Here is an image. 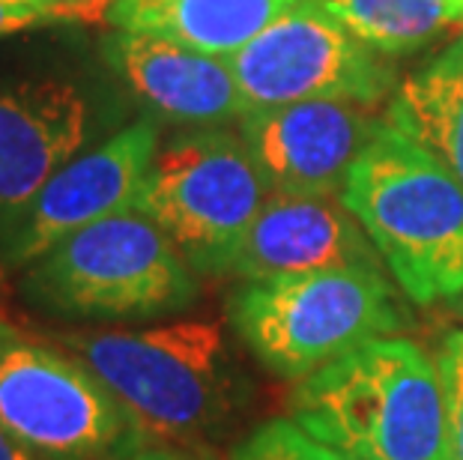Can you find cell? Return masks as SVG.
Here are the masks:
<instances>
[{"instance_id":"1","label":"cell","mask_w":463,"mask_h":460,"mask_svg":"<svg viewBox=\"0 0 463 460\" xmlns=\"http://www.w3.org/2000/svg\"><path fill=\"white\" fill-rule=\"evenodd\" d=\"M48 338L114 391L146 443L198 452L242 404V377L219 320L72 329Z\"/></svg>"},{"instance_id":"2","label":"cell","mask_w":463,"mask_h":460,"mask_svg":"<svg viewBox=\"0 0 463 460\" xmlns=\"http://www.w3.org/2000/svg\"><path fill=\"white\" fill-rule=\"evenodd\" d=\"M290 418L359 460H451L439 368L403 338H377L299 380Z\"/></svg>"},{"instance_id":"3","label":"cell","mask_w":463,"mask_h":460,"mask_svg":"<svg viewBox=\"0 0 463 460\" xmlns=\"http://www.w3.org/2000/svg\"><path fill=\"white\" fill-rule=\"evenodd\" d=\"M341 201L412 302L463 296V185L383 120Z\"/></svg>"},{"instance_id":"4","label":"cell","mask_w":463,"mask_h":460,"mask_svg":"<svg viewBox=\"0 0 463 460\" xmlns=\"http://www.w3.org/2000/svg\"><path fill=\"white\" fill-rule=\"evenodd\" d=\"M33 311L69 323H144L192 308L194 269L141 212H120L66 237L18 281Z\"/></svg>"},{"instance_id":"5","label":"cell","mask_w":463,"mask_h":460,"mask_svg":"<svg viewBox=\"0 0 463 460\" xmlns=\"http://www.w3.org/2000/svg\"><path fill=\"white\" fill-rule=\"evenodd\" d=\"M228 314L260 365L293 383L368 341L392 338L403 326L383 269H329L242 281L231 296Z\"/></svg>"},{"instance_id":"6","label":"cell","mask_w":463,"mask_h":460,"mask_svg":"<svg viewBox=\"0 0 463 460\" xmlns=\"http://www.w3.org/2000/svg\"><path fill=\"white\" fill-rule=\"evenodd\" d=\"M266 194L240 132L213 126L159 144L135 212L146 215L194 272L224 276Z\"/></svg>"},{"instance_id":"7","label":"cell","mask_w":463,"mask_h":460,"mask_svg":"<svg viewBox=\"0 0 463 460\" xmlns=\"http://www.w3.org/2000/svg\"><path fill=\"white\" fill-rule=\"evenodd\" d=\"M0 427L39 460H120L146 439L81 359L0 323Z\"/></svg>"},{"instance_id":"8","label":"cell","mask_w":463,"mask_h":460,"mask_svg":"<svg viewBox=\"0 0 463 460\" xmlns=\"http://www.w3.org/2000/svg\"><path fill=\"white\" fill-rule=\"evenodd\" d=\"M228 63L251 111L311 99L377 105L395 90L386 57L353 36L320 0H299Z\"/></svg>"},{"instance_id":"9","label":"cell","mask_w":463,"mask_h":460,"mask_svg":"<svg viewBox=\"0 0 463 460\" xmlns=\"http://www.w3.org/2000/svg\"><path fill=\"white\" fill-rule=\"evenodd\" d=\"M156 150L159 126L146 117L93 150L78 153L36 194L22 224L0 246V263L9 269H24L72 233L111 215L132 212Z\"/></svg>"},{"instance_id":"10","label":"cell","mask_w":463,"mask_h":460,"mask_svg":"<svg viewBox=\"0 0 463 460\" xmlns=\"http://www.w3.org/2000/svg\"><path fill=\"white\" fill-rule=\"evenodd\" d=\"M371 108L350 99L258 108L240 120V138L269 192L341 194L353 162L383 123Z\"/></svg>"},{"instance_id":"11","label":"cell","mask_w":463,"mask_h":460,"mask_svg":"<svg viewBox=\"0 0 463 460\" xmlns=\"http://www.w3.org/2000/svg\"><path fill=\"white\" fill-rule=\"evenodd\" d=\"M90 138V105L54 75H0V246Z\"/></svg>"},{"instance_id":"12","label":"cell","mask_w":463,"mask_h":460,"mask_svg":"<svg viewBox=\"0 0 463 460\" xmlns=\"http://www.w3.org/2000/svg\"><path fill=\"white\" fill-rule=\"evenodd\" d=\"M329 269H383L377 249L341 194L269 192L224 276L263 281Z\"/></svg>"},{"instance_id":"13","label":"cell","mask_w":463,"mask_h":460,"mask_svg":"<svg viewBox=\"0 0 463 460\" xmlns=\"http://www.w3.org/2000/svg\"><path fill=\"white\" fill-rule=\"evenodd\" d=\"M102 48L114 75L156 120L213 129L251 111L224 57L137 31H114Z\"/></svg>"},{"instance_id":"14","label":"cell","mask_w":463,"mask_h":460,"mask_svg":"<svg viewBox=\"0 0 463 460\" xmlns=\"http://www.w3.org/2000/svg\"><path fill=\"white\" fill-rule=\"evenodd\" d=\"M297 4L299 0H117L108 24L228 61Z\"/></svg>"},{"instance_id":"15","label":"cell","mask_w":463,"mask_h":460,"mask_svg":"<svg viewBox=\"0 0 463 460\" xmlns=\"http://www.w3.org/2000/svg\"><path fill=\"white\" fill-rule=\"evenodd\" d=\"M386 123L463 185V54L455 45L398 87Z\"/></svg>"},{"instance_id":"16","label":"cell","mask_w":463,"mask_h":460,"mask_svg":"<svg viewBox=\"0 0 463 460\" xmlns=\"http://www.w3.org/2000/svg\"><path fill=\"white\" fill-rule=\"evenodd\" d=\"M347 31L383 57H403L439 39L458 13L451 0H320Z\"/></svg>"},{"instance_id":"17","label":"cell","mask_w":463,"mask_h":460,"mask_svg":"<svg viewBox=\"0 0 463 460\" xmlns=\"http://www.w3.org/2000/svg\"><path fill=\"white\" fill-rule=\"evenodd\" d=\"M231 460H359L308 434L293 418H272L251 430L231 452Z\"/></svg>"},{"instance_id":"18","label":"cell","mask_w":463,"mask_h":460,"mask_svg":"<svg viewBox=\"0 0 463 460\" xmlns=\"http://www.w3.org/2000/svg\"><path fill=\"white\" fill-rule=\"evenodd\" d=\"M439 380L446 395V427H449V457L463 460V329H455L442 344Z\"/></svg>"},{"instance_id":"19","label":"cell","mask_w":463,"mask_h":460,"mask_svg":"<svg viewBox=\"0 0 463 460\" xmlns=\"http://www.w3.org/2000/svg\"><path fill=\"white\" fill-rule=\"evenodd\" d=\"M117 0H45L52 22L66 24H105Z\"/></svg>"},{"instance_id":"20","label":"cell","mask_w":463,"mask_h":460,"mask_svg":"<svg viewBox=\"0 0 463 460\" xmlns=\"http://www.w3.org/2000/svg\"><path fill=\"white\" fill-rule=\"evenodd\" d=\"M52 24V15L39 6H9L0 4V36H13L22 31H31V27H43Z\"/></svg>"},{"instance_id":"21","label":"cell","mask_w":463,"mask_h":460,"mask_svg":"<svg viewBox=\"0 0 463 460\" xmlns=\"http://www.w3.org/2000/svg\"><path fill=\"white\" fill-rule=\"evenodd\" d=\"M120 460H198L194 452H185V448H174V446H162V443H144L137 446L135 452L123 455Z\"/></svg>"},{"instance_id":"22","label":"cell","mask_w":463,"mask_h":460,"mask_svg":"<svg viewBox=\"0 0 463 460\" xmlns=\"http://www.w3.org/2000/svg\"><path fill=\"white\" fill-rule=\"evenodd\" d=\"M0 460H39V457L33 452H27L22 443H15V439L0 427Z\"/></svg>"},{"instance_id":"23","label":"cell","mask_w":463,"mask_h":460,"mask_svg":"<svg viewBox=\"0 0 463 460\" xmlns=\"http://www.w3.org/2000/svg\"><path fill=\"white\" fill-rule=\"evenodd\" d=\"M0 4H9V6H39L45 9V0H0ZM48 13V9H45Z\"/></svg>"},{"instance_id":"24","label":"cell","mask_w":463,"mask_h":460,"mask_svg":"<svg viewBox=\"0 0 463 460\" xmlns=\"http://www.w3.org/2000/svg\"><path fill=\"white\" fill-rule=\"evenodd\" d=\"M455 4V13H458V27H463V0H451Z\"/></svg>"},{"instance_id":"25","label":"cell","mask_w":463,"mask_h":460,"mask_svg":"<svg viewBox=\"0 0 463 460\" xmlns=\"http://www.w3.org/2000/svg\"><path fill=\"white\" fill-rule=\"evenodd\" d=\"M451 45H455V48H458V52H460V54H463V36H460V39H458V42H451Z\"/></svg>"},{"instance_id":"26","label":"cell","mask_w":463,"mask_h":460,"mask_svg":"<svg viewBox=\"0 0 463 460\" xmlns=\"http://www.w3.org/2000/svg\"><path fill=\"white\" fill-rule=\"evenodd\" d=\"M458 299H460V305H463V296H458Z\"/></svg>"}]
</instances>
